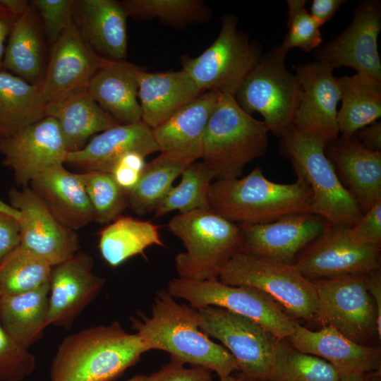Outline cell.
<instances>
[{
	"label": "cell",
	"mask_w": 381,
	"mask_h": 381,
	"mask_svg": "<svg viewBox=\"0 0 381 381\" xmlns=\"http://www.w3.org/2000/svg\"><path fill=\"white\" fill-rule=\"evenodd\" d=\"M91 204L94 221L108 224L121 216L128 204V194L110 173L86 171L78 174Z\"/></svg>",
	"instance_id": "ab89813d"
},
{
	"label": "cell",
	"mask_w": 381,
	"mask_h": 381,
	"mask_svg": "<svg viewBox=\"0 0 381 381\" xmlns=\"http://www.w3.org/2000/svg\"><path fill=\"white\" fill-rule=\"evenodd\" d=\"M50 282L24 294L0 295V325L22 346L28 349L49 325Z\"/></svg>",
	"instance_id": "4dcf8cb0"
},
{
	"label": "cell",
	"mask_w": 381,
	"mask_h": 381,
	"mask_svg": "<svg viewBox=\"0 0 381 381\" xmlns=\"http://www.w3.org/2000/svg\"><path fill=\"white\" fill-rule=\"evenodd\" d=\"M366 275L353 274L311 279L318 297L315 318L323 327H332L361 344L377 334L376 309L366 287Z\"/></svg>",
	"instance_id": "8fae6325"
},
{
	"label": "cell",
	"mask_w": 381,
	"mask_h": 381,
	"mask_svg": "<svg viewBox=\"0 0 381 381\" xmlns=\"http://www.w3.org/2000/svg\"><path fill=\"white\" fill-rule=\"evenodd\" d=\"M145 157L137 152H127L116 161L110 172L117 185L128 195L141 178L147 165Z\"/></svg>",
	"instance_id": "ee69618b"
},
{
	"label": "cell",
	"mask_w": 381,
	"mask_h": 381,
	"mask_svg": "<svg viewBox=\"0 0 381 381\" xmlns=\"http://www.w3.org/2000/svg\"><path fill=\"white\" fill-rule=\"evenodd\" d=\"M45 114L56 121L68 152L83 147L92 135L121 124L93 99L87 88L47 103Z\"/></svg>",
	"instance_id": "f1b7e54d"
},
{
	"label": "cell",
	"mask_w": 381,
	"mask_h": 381,
	"mask_svg": "<svg viewBox=\"0 0 381 381\" xmlns=\"http://www.w3.org/2000/svg\"><path fill=\"white\" fill-rule=\"evenodd\" d=\"M36 368L34 356L13 338L0 325V381H21Z\"/></svg>",
	"instance_id": "b9f144b4"
},
{
	"label": "cell",
	"mask_w": 381,
	"mask_h": 381,
	"mask_svg": "<svg viewBox=\"0 0 381 381\" xmlns=\"http://www.w3.org/2000/svg\"><path fill=\"white\" fill-rule=\"evenodd\" d=\"M0 212L8 214L17 219H19L20 212L15 208H13L10 204H7L0 199Z\"/></svg>",
	"instance_id": "db71d44e"
},
{
	"label": "cell",
	"mask_w": 381,
	"mask_h": 381,
	"mask_svg": "<svg viewBox=\"0 0 381 381\" xmlns=\"http://www.w3.org/2000/svg\"><path fill=\"white\" fill-rule=\"evenodd\" d=\"M286 54L277 45L247 75L234 99L247 114L258 112L269 132L280 137L291 126L300 85L284 64Z\"/></svg>",
	"instance_id": "9c48e42d"
},
{
	"label": "cell",
	"mask_w": 381,
	"mask_h": 381,
	"mask_svg": "<svg viewBox=\"0 0 381 381\" xmlns=\"http://www.w3.org/2000/svg\"><path fill=\"white\" fill-rule=\"evenodd\" d=\"M136 333L117 322L66 337L50 368V381H113L147 352Z\"/></svg>",
	"instance_id": "7a4b0ae2"
},
{
	"label": "cell",
	"mask_w": 381,
	"mask_h": 381,
	"mask_svg": "<svg viewBox=\"0 0 381 381\" xmlns=\"http://www.w3.org/2000/svg\"><path fill=\"white\" fill-rule=\"evenodd\" d=\"M167 226L185 248L174 260L179 278L218 279L222 267L239 250V226L210 209L179 213L169 220Z\"/></svg>",
	"instance_id": "8992f818"
},
{
	"label": "cell",
	"mask_w": 381,
	"mask_h": 381,
	"mask_svg": "<svg viewBox=\"0 0 381 381\" xmlns=\"http://www.w3.org/2000/svg\"><path fill=\"white\" fill-rule=\"evenodd\" d=\"M349 236L358 244L380 246L381 199L375 202L349 229Z\"/></svg>",
	"instance_id": "f6af8a7d"
},
{
	"label": "cell",
	"mask_w": 381,
	"mask_h": 381,
	"mask_svg": "<svg viewBox=\"0 0 381 381\" xmlns=\"http://www.w3.org/2000/svg\"><path fill=\"white\" fill-rule=\"evenodd\" d=\"M364 375H344L339 376L337 381H363Z\"/></svg>",
	"instance_id": "11a10c76"
},
{
	"label": "cell",
	"mask_w": 381,
	"mask_h": 381,
	"mask_svg": "<svg viewBox=\"0 0 381 381\" xmlns=\"http://www.w3.org/2000/svg\"><path fill=\"white\" fill-rule=\"evenodd\" d=\"M188 165L162 155L147 163L138 183L128 195L131 209L139 215L154 211Z\"/></svg>",
	"instance_id": "d590c367"
},
{
	"label": "cell",
	"mask_w": 381,
	"mask_h": 381,
	"mask_svg": "<svg viewBox=\"0 0 381 381\" xmlns=\"http://www.w3.org/2000/svg\"><path fill=\"white\" fill-rule=\"evenodd\" d=\"M109 59L83 39L73 20L52 44L44 78L39 85L45 104L87 88Z\"/></svg>",
	"instance_id": "ac0fdd59"
},
{
	"label": "cell",
	"mask_w": 381,
	"mask_h": 381,
	"mask_svg": "<svg viewBox=\"0 0 381 381\" xmlns=\"http://www.w3.org/2000/svg\"><path fill=\"white\" fill-rule=\"evenodd\" d=\"M75 0H34L32 5L37 11L43 23L45 37L53 44L73 21Z\"/></svg>",
	"instance_id": "7bdbcfd3"
},
{
	"label": "cell",
	"mask_w": 381,
	"mask_h": 381,
	"mask_svg": "<svg viewBox=\"0 0 381 381\" xmlns=\"http://www.w3.org/2000/svg\"><path fill=\"white\" fill-rule=\"evenodd\" d=\"M142 69L125 60L109 59L87 85L93 99L121 124L141 121L138 92Z\"/></svg>",
	"instance_id": "4316f807"
},
{
	"label": "cell",
	"mask_w": 381,
	"mask_h": 381,
	"mask_svg": "<svg viewBox=\"0 0 381 381\" xmlns=\"http://www.w3.org/2000/svg\"><path fill=\"white\" fill-rule=\"evenodd\" d=\"M349 229L328 223L294 263L310 279L344 274H368L380 269V246L361 245L349 236Z\"/></svg>",
	"instance_id": "4fadbf2b"
},
{
	"label": "cell",
	"mask_w": 381,
	"mask_h": 381,
	"mask_svg": "<svg viewBox=\"0 0 381 381\" xmlns=\"http://www.w3.org/2000/svg\"><path fill=\"white\" fill-rule=\"evenodd\" d=\"M219 95L202 93L152 129L160 155L187 164L201 159L206 127Z\"/></svg>",
	"instance_id": "44dd1931"
},
{
	"label": "cell",
	"mask_w": 381,
	"mask_h": 381,
	"mask_svg": "<svg viewBox=\"0 0 381 381\" xmlns=\"http://www.w3.org/2000/svg\"><path fill=\"white\" fill-rule=\"evenodd\" d=\"M363 381H380V375L378 377V374L376 375H367V373L364 375V380Z\"/></svg>",
	"instance_id": "6f0895ef"
},
{
	"label": "cell",
	"mask_w": 381,
	"mask_h": 381,
	"mask_svg": "<svg viewBox=\"0 0 381 381\" xmlns=\"http://www.w3.org/2000/svg\"><path fill=\"white\" fill-rule=\"evenodd\" d=\"M288 31L281 44L280 50L286 53L294 48L303 52L315 49L322 42L319 24L306 8L305 0H288Z\"/></svg>",
	"instance_id": "60d3db41"
},
{
	"label": "cell",
	"mask_w": 381,
	"mask_h": 381,
	"mask_svg": "<svg viewBox=\"0 0 381 381\" xmlns=\"http://www.w3.org/2000/svg\"><path fill=\"white\" fill-rule=\"evenodd\" d=\"M291 183L267 179L257 167L242 178L216 180L207 191L210 209L234 223L258 224L310 213L311 189L299 174Z\"/></svg>",
	"instance_id": "3957f363"
},
{
	"label": "cell",
	"mask_w": 381,
	"mask_h": 381,
	"mask_svg": "<svg viewBox=\"0 0 381 381\" xmlns=\"http://www.w3.org/2000/svg\"><path fill=\"white\" fill-rule=\"evenodd\" d=\"M171 359L158 370L145 375L144 381H212V371L202 366L186 368Z\"/></svg>",
	"instance_id": "bcb514c9"
},
{
	"label": "cell",
	"mask_w": 381,
	"mask_h": 381,
	"mask_svg": "<svg viewBox=\"0 0 381 381\" xmlns=\"http://www.w3.org/2000/svg\"><path fill=\"white\" fill-rule=\"evenodd\" d=\"M127 16L138 20L157 18L179 29L210 20L212 12L202 0H124Z\"/></svg>",
	"instance_id": "8d00e7d4"
},
{
	"label": "cell",
	"mask_w": 381,
	"mask_h": 381,
	"mask_svg": "<svg viewBox=\"0 0 381 381\" xmlns=\"http://www.w3.org/2000/svg\"><path fill=\"white\" fill-rule=\"evenodd\" d=\"M164 246L159 227L150 221L119 216L99 233V248L104 260L116 267L143 254L148 247Z\"/></svg>",
	"instance_id": "836d02e7"
},
{
	"label": "cell",
	"mask_w": 381,
	"mask_h": 381,
	"mask_svg": "<svg viewBox=\"0 0 381 381\" xmlns=\"http://www.w3.org/2000/svg\"><path fill=\"white\" fill-rule=\"evenodd\" d=\"M219 381H237L235 377L230 375L219 377Z\"/></svg>",
	"instance_id": "91938a15"
},
{
	"label": "cell",
	"mask_w": 381,
	"mask_h": 381,
	"mask_svg": "<svg viewBox=\"0 0 381 381\" xmlns=\"http://www.w3.org/2000/svg\"><path fill=\"white\" fill-rule=\"evenodd\" d=\"M380 30V1H365L356 10L346 30L320 48L315 52L316 58L334 69L350 67L358 73L381 82V62L377 48Z\"/></svg>",
	"instance_id": "2e32d148"
},
{
	"label": "cell",
	"mask_w": 381,
	"mask_h": 381,
	"mask_svg": "<svg viewBox=\"0 0 381 381\" xmlns=\"http://www.w3.org/2000/svg\"><path fill=\"white\" fill-rule=\"evenodd\" d=\"M44 35L39 14L32 6L17 18L8 36L3 59L4 70L40 85L47 68Z\"/></svg>",
	"instance_id": "f546056e"
},
{
	"label": "cell",
	"mask_w": 381,
	"mask_h": 381,
	"mask_svg": "<svg viewBox=\"0 0 381 381\" xmlns=\"http://www.w3.org/2000/svg\"><path fill=\"white\" fill-rule=\"evenodd\" d=\"M0 4L18 18L31 8V2L26 0H0Z\"/></svg>",
	"instance_id": "f5cc1de1"
},
{
	"label": "cell",
	"mask_w": 381,
	"mask_h": 381,
	"mask_svg": "<svg viewBox=\"0 0 381 381\" xmlns=\"http://www.w3.org/2000/svg\"><path fill=\"white\" fill-rule=\"evenodd\" d=\"M8 199L10 205L20 214V246L52 267L78 252L79 239L75 232L63 225L31 188H13Z\"/></svg>",
	"instance_id": "5bb4252c"
},
{
	"label": "cell",
	"mask_w": 381,
	"mask_h": 381,
	"mask_svg": "<svg viewBox=\"0 0 381 381\" xmlns=\"http://www.w3.org/2000/svg\"><path fill=\"white\" fill-rule=\"evenodd\" d=\"M52 266L19 245L0 263V295H17L49 283Z\"/></svg>",
	"instance_id": "e575fe53"
},
{
	"label": "cell",
	"mask_w": 381,
	"mask_h": 381,
	"mask_svg": "<svg viewBox=\"0 0 381 381\" xmlns=\"http://www.w3.org/2000/svg\"><path fill=\"white\" fill-rule=\"evenodd\" d=\"M67 153L58 124L49 116L13 135L0 137L2 162L23 187L47 169L64 164Z\"/></svg>",
	"instance_id": "e0dca14e"
},
{
	"label": "cell",
	"mask_w": 381,
	"mask_h": 381,
	"mask_svg": "<svg viewBox=\"0 0 381 381\" xmlns=\"http://www.w3.org/2000/svg\"><path fill=\"white\" fill-rule=\"evenodd\" d=\"M341 104L337 112L341 136L350 138L381 116V82L363 74L339 78Z\"/></svg>",
	"instance_id": "1f68e13d"
},
{
	"label": "cell",
	"mask_w": 381,
	"mask_h": 381,
	"mask_svg": "<svg viewBox=\"0 0 381 381\" xmlns=\"http://www.w3.org/2000/svg\"><path fill=\"white\" fill-rule=\"evenodd\" d=\"M145 377L144 375H136L125 381H144Z\"/></svg>",
	"instance_id": "680465c9"
},
{
	"label": "cell",
	"mask_w": 381,
	"mask_h": 381,
	"mask_svg": "<svg viewBox=\"0 0 381 381\" xmlns=\"http://www.w3.org/2000/svg\"><path fill=\"white\" fill-rule=\"evenodd\" d=\"M198 310L200 329L225 346L241 374L268 380L278 339L258 322L226 309L205 306Z\"/></svg>",
	"instance_id": "7c38bea8"
},
{
	"label": "cell",
	"mask_w": 381,
	"mask_h": 381,
	"mask_svg": "<svg viewBox=\"0 0 381 381\" xmlns=\"http://www.w3.org/2000/svg\"><path fill=\"white\" fill-rule=\"evenodd\" d=\"M237 381H269L267 380H263L260 378L251 377L240 374L236 377Z\"/></svg>",
	"instance_id": "9f6ffc18"
},
{
	"label": "cell",
	"mask_w": 381,
	"mask_h": 381,
	"mask_svg": "<svg viewBox=\"0 0 381 381\" xmlns=\"http://www.w3.org/2000/svg\"><path fill=\"white\" fill-rule=\"evenodd\" d=\"M300 85L298 106L292 126L329 142L339 137L337 104L341 92L334 68L324 61L293 66Z\"/></svg>",
	"instance_id": "9a60e30c"
},
{
	"label": "cell",
	"mask_w": 381,
	"mask_h": 381,
	"mask_svg": "<svg viewBox=\"0 0 381 381\" xmlns=\"http://www.w3.org/2000/svg\"><path fill=\"white\" fill-rule=\"evenodd\" d=\"M126 13L115 0H79L73 20L85 42L99 55L124 60L127 55Z\"/></svg>",
	"instance_id": "d4e9b609"
},
{
	"label": "cell",
	"mask_w": 381,
	"mask_h": 381,
	"mask_svg": "<svg viewBox=\"0 0 381 381\" xmlns=\"http://www.w3.org/2000/svg\"><path fill=\"white\" fill-rule=\"evenodd\" d=\"M129 152L145 157L159 152L152 128L142 121L99 133L81 149L68 152L65 162L86 171L110 173L116 161Z\"/></svg>",
	"instance_id": "cb8c5ba5"
},
{
	"label": "cell",
	"mask_w": 381,
	"mask_h": 381,
	"mask_svg": "<svg viewBox=\"0 0 381 381\" xmlns=\"http://www.w3.org/2000/svg\"><path fill=\"white\" fill-rule=\"evenodd\" d=\"M167 291L174 298L186 301L198 309L216 306L246 317L260 324L278 339L289 338L296 322L267 294L248 286H231L218 279L195 281L171 279Z\"/></svg>",
	"instance_id": "30bf717a"
},
{
	"label": "cell",
	"mask_w": 381,
	"mask_h": 381,
	"mask_svg": "<svg viewBox=\"0 0 381 381\" xmlns=\"http://www.w3.org/2000/svg\"><path fill=\"white\" fill-rule=\"evenodd\" d=\"M18 17L8 11L0 4V71L4 70L3 59L5 51L4 43L9 36Z\"/></svg>",
	"instance_id": "816d5d0a"
},
{
	"label": "cell",
	"mask_w": 381,
	"mask_h": 381,
	"mask_svg": "<svg viewBox=\"0 0 381 381\" xmlns=\"http://www.w3.org/2000/svg\"><path fill=\"white\" fill-rule=\"evenodd\" d=\"M345 2L344 0H313L309 13L321 27L333 18Z\"/></svg>",
	"instance_id": "c3c4849f"
},
{
	"label": "cell",
	"mask_w": 381,
	"mask_h": 381,
	"mask_svg": "<svg viewBox=\"0 0 381 381\" xmlns=\"http://www.w3.org/2000/svg\"><path fill=\"white\" fill-rule=\"evenodd\" d=\"M380 269L368 273L366 275V287L371 295L376 309V332L377 337L381 338V274Z\"/></svg>",
	"instance_id": "681fc988"
},
{
	"label": "cell",
	"mask_w": 381,
	"mask_h": 381,
	"mask_svg": "<svg viewBox=\"0 0 381 381\" xmlns=\"http://www.w3.org/2000/svg\"><path fill=\"white\" fill-rule=\"evenodd\" d=\"M218 279L227 285L248 286L267 294L291 316L315 319L316 290L295 265L235 253L220 270Z\"/></svg>",
	"instance_id": "ba28073f"
},
{
	"label": "cell",
	"mask_w": 381,
	"mask_h": 381,
	"mask_svg": "<svg viewBox=\"0 0 381 381\" xmlns=\"http://www.w3.org/2000/svg\"><path fill=\"white\" fill-rule=\"evenodd\" d=\"M328 222L310 213L284 216L268 223L238 224L239 251L286 264L325 230Z\"/></svg>",
	"instance_id": "d6986e66"
},
{
	"label": "cell",
	"mask_w": 381,
	"mask_h": 381,
	"mask_svg": "<svg viewBox=\"0 0 381 381\" xmlns=\"http://www.w3.org/2000/svg\"><path fill=\"white\" fill-rule=\"evenodd\" d=\"M339 375L325 360L302 353L279 339L269 381H337Z\"/></svg>",
	"instance_id": "f35d334b"
},
{
	"label": "cell",
	"mask_w": 381,
	"mask_h": 381,
	"mask_svg": "<svg viewBox=\"0 0 381 381\" xmlns=\"http://www.w3.org/2000/svg\"><path fill=\"white\" fill-rule=\"evenodd\" d=\"M289 339L291 345L298 351L327 361L339 376L380 371L379 348L356 343L332 327L312 331L296 322L294 332Z\"/></svg>",
	"instance_id": "7402d4cb"
},
{
	"label": "cell",
	"mask_w": 381,
	"mask_h": 381,
	"mask_svg": "<svg viewBox=\"0 0 381 381\" xmlns=\"http://www.w3.org/2000/svg\"><path fill=\"white\" fill-rule=\"evenodd\" d=\"M93 258L78 252L52 267L49 296V325L68 329L101 292L105 279L93 272Z\"/></svg>",
	"instance_id": "ffe728a7"
},
{
	"label": "cell",
	"mask_w": 381,
	"mask_h": 381,
	"mask_svg": "<svg viewBox=\"0 0 381 381\" xmlns=\"http://www.w3.org/2000/svg\"><path fill=\"white\" fill-rule=\"evenodd\" d=\"M325 152L363 213L381 199V152L367 149L353 135L330 141Z\"/></svg>",
	"instance_id": "603a6c76"
},
{
	"label": "cell",
	"mask_w": 381,
	"mask_h": 381,
	"mask_svg": "<svg viewBox=\"0 0 381 381\" xmlns=\"http://www.w3.org/2000/svg\"><path fill=\"white\" fill-rule=\"evenodd\" d=\"M20 244L18 219L0 212V263Z\"/></svg>",
	"instance_id": "7dc6e473"
},
{
	"label": "cell",
	"mask_w": 381,
	"mask_h": 381,
	"mask_svg": "<svg viewBox=\"0 0 381 381\" xmlns=\"http://www.w3.org/2000/svg\"><path fill=\"white\" fill-rule=\"evenodd\" d=\"M138 98L141 121L154 128L203 92L183 69L138 74Z\"/></svg>",
	"instance_id": "83f0119b"
},
{
	"label": "cell",
	"mask_w": 381,
	"mask_h": 381,
	"mask_svg": "<svg viewBox=\"0 0 381 381\" xmlns=\"http://www.w3.org/2000/svg\"><path fill=\"white\" fill-rule=\"evenodd\" d=\"M174 298L166 289H160L152 305L151 316L131 318L133 329L147 351H166L171 359L209 368L219 377L238 370L231 353L200 329L198 309L179 304Z\"/></svg>",
	"instance_id": "6da1fadb"
},
{
	"label": "cell",
	"mask_w": 381,
	"mask_h": 381,
	"mask_svg": "<svg viewBox=\"0 0 381 381\" xmlns=\"http://www.w3.org/2000/svg\"><path fill=\"white\" fill-rule=\"evenodd\" d=\"M356 138L367 149L381 152V122L373 123L357 131Z\"/></svg>",
	"instance_id": "f907efd6"
},
{
	"label": "cell",
	"mask_w": 381,
	"mask_h": 381,
	"mask_svg": "<svg viewBox=\"0 0 381 381\" xmlns=\"http://www.w3.org/2000/svg\"><path fill=\"white\" fill-rule=\"evenodd\" d=\"M268 133L234 97L219 94L204 135L202 162L216 180L239 178L247 164L265 154Z\"/></svg>",
	"instance_id": "277c9868"
},
{
	"label": "cell",
	"mask_w": 381,
	"mask_h": 381,
	"mask_svg": "<svg viewBox=\"0 0 381 381\" xmlns=\"http://www.w3.org/2000/svg\"><path fill=\"white\" fill-rule=\"evenodd\" d=\"M180 183L172 187L157 206L155 217L171 211L186 213L195 210H209L207 191L214 176L202 162L188 164L181 173Z\"/></svg>",
	"instance_id": "74e56055"
},
{
	"label": "cell",
	"mask_w": 381,
	"mask_h": 381,
	"mask_svg": "<svg viewBox=\"0 0 381 381\" xmlns=\"http://www.w3.org/2000/svg\"><path fill=\"white\" fill-rule=\"evenodd\" d=\"M281 138L283 155L290 159L295 172L304 178L311 189V214L332 224L353 227L363 213L326 155L325 148L329 142L292 125Z\"/></svg>",
	"instance_id": "5b68a950"
},
{
	"label": "cell",
	"mask_w": 381,
	"mask_h": 381,
	"mask_svg": "<svg viewBox=\"0 0 381 381\" xmlns=\"http://www.w3.org/2000/svg\"><path fill=\"white\" fill-rule=\"evenodd\" d=\"M234 15L222 18L217 39L196 57L183 55L182 69L200 90L234 97L247 75L262 56V47L238 29Z\"/></svg>",
	"instance_id": "52a82bcc"
},
{
	"label": "cell",
	"mask_w": 381,
	"mask_h": 381,
	"mask_svg": "<svg viewBox=\"0 0 381 381\" xmlns=\"http://www.w3.org/2000/svg\"><path fill=\"white\" fill-rule=\"evenodd\" d=\"M39 85L0 71V137L13 135L46 117Z\"/></svg>",
	"instance_id": "d6a6232c"
},
{
	"label": "cell",
	"mask_w": 381,
	"mask_h": 381,
	"mask_svg": "<svg viewBox=\"0 0 381 381\" xmlns=\"http://www.w3.org/2000/svg\"><path fill=\"white\" fill-rule=\"evenodd\" d=\"M32 190L65 226L78 229L94 221L93 210L78 174L63 164L52 167L35 178Z\"/></svg>",
	"instance_id": "484cf974"
}]
</instances>
